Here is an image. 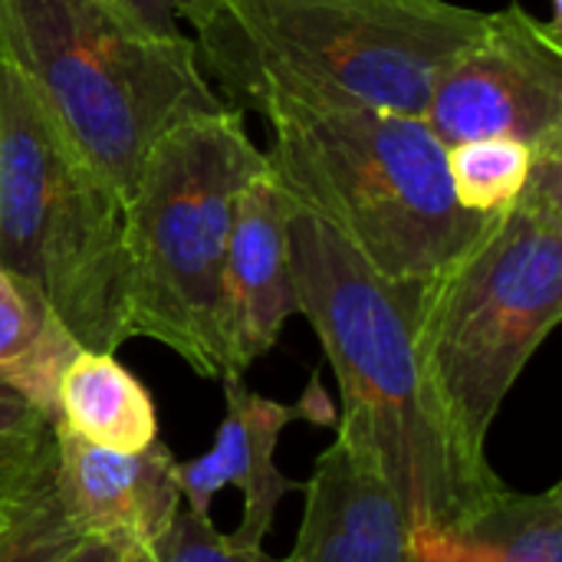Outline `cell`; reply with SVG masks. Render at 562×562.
I'll return each instance as SVG.
<instances>
[{"mask_svg": "<svg viewBox=\"0 0 562 562\" xmlns=\"http://www.w3.org/2000/svg\"><path fill=\"white\" fill-rule=\"evenodd\" d=\"M296 313L336 372L339 441L398 497L412 537L464 524L504 481L464 448L415 352V290L382 277L333 224L296 204L290 227Z\"/></svg>", "mask_w": 562, "mask_h": 562, "instance_id": "6da1fadb", "label": "cell"}, {"mask_svg": "<svg viewBox=\"0 0 562 562\" xmlns=\"http://www.w3.org/2000/svg\"><path fill=\"white\" fill-rule=\"evenodd\" d=\"M0 59L122 201L168 128L227 109L191 36H148L105 0H0Z\"/></svg>", "mask_w": 562, "mask_h": 562, "instance_id": "277c9868", "label": "cell"}, {"mask_svg": "<svg viewBox=\"0 0 562 562\" xmlns=\"http://www.w3.org/2000/svg\"><path fill=\"white\" fill-rule=\"evenodd\" d=\"M445 148L468 138H517L533 155L562 151L560 20L517 0L487 13L481 36L441 72L422 115Z\"/></svg>", "mask_w": 562, "mask_h": 562, "instance_id": "ba28073f", "label": "cell"}, {"mask_svg": "<svg viewBox=\"0 0 562 562\" xmlns=\"http://www.w3.org/2000/svg\"><path fill=\"white\" fill-rule=\"evenodd\" d=\"M148 562H280L263 547H237L211 520L194 517L188 507L178 510L171 530Z\"/></svg>", "mask_w": 562, "mask_h": 562, "instance_id": "ac0fdd59", "label": "cell"}, {"mask_svg": "<svg viewBox=\"0 0 562 562\" xmlns=\"http://www.w3.org/2000/svg\"><path fill=\"white\" fill-rule=\"evenodd\" d=\"M56 491L82 537L128 547L148 562L184 507L175 484V454L158 438L138 454H119L53 425Z\"/></svg>", "mask_w": 562, "mask_h": 562, "instance_id": "30bf717a", "label": "cell"}, {"mask_svg": "<svg viewBox=\"0 0 562 562\" xmlns=\"http://www.w3.org/2000/svg\"><path fill=\"white\" fill-rule=\"evenodd\" d=\"M280 562H418L412 524L375 471L346 441H333L303 484V520Z\"/></svg>", "mask_w": 562, "mask_h": 562, "instance_id": "7c38bea8", "label": "cell"}, {"mask_svg": "<svg viewBox=\"0 0 562 562\" xmlns=\"http://www.w3.org/2000/svg\"><path fill=\"white\" fill-rule=\"evenodd\" d=\"M63 562H145L138 553H132L128 547L115 543V540H102V537H79V543L69 550V557Z\"/></svg>", "mask_w": 562, "mask_h": 562, "instance_id": "7402d4cb", "label": "cell"}, {"mask_svg": "<svg viewBox=\"0 0 562 562\" xmlns=\"http://www.w3.org/2000/svg\"><path fill=\"white\" fill-rule=\"evenodd\" d=\"M418 562H562V484L497 487L464 524L415 537Z\"/></svg>", "mask_w": 562, "mask_h": 562, "instance_id": "5bb4252c", "label": "cell"}, {"mask_svg": "<svg viewBox=\"0 0 562 562\" xmlns=\"http://www.w3.org/2000/svg\"><path fill=\"white\" fill-rule=\"evenodd\" d=\"M40 422H49L16 385H10L7 379H0V441L13 438Z\"/></svg>", "mask_w": 562, "mask_h": 562, "instance_id": "44dd1931", "label": "cell"}, {"mask_svg": "<svg viewBox=\"0 0 562 562\" xmlns=\"http://www.w3.org/2000/svg\"><path fill=\"white\" fill-rule=\"evenodd\" d=\"M267 168L244 109L168 128L125 201L128 339L168 346L201 379L234 375L224 339V267L240 191Z\"/></svg>", "mask_w": 562, "mask_h": 562, "instance_id": "8992f818", "label": "cell"}, {"mask_svg": "<svg viewBox=\"0 0 562 562\" xmlns=\"http://www.w3.org/2000/svg\"><path fill=\"white\" fill-rule=\"evenodd\" d=\"M537 155L517 138H468L448 148V181L454 201L477 214L497 217L510 211L533 171Z\"/></svg>", "mask_w": 562, "mask_h": 562, "instance_id": "2e32d148", "label": "cell"}, {"mask_svg": "<svg viewBox=\"0 0 562 562\" xmlns=\"http://www.w3.org/2000/svg\"><path fill=\"white\" fill-rule=\"evenodd\" d=\"M79 349L49 303L30 283L0 270V379L16 385L49 422L56 382Z\"/></svg>", "mask_w": 562, "mask_h": 562, "instance_id": "9a60e30c", "label": "cell"}, {"mask_svg": "<svg viewBox=\"0 0 562 562\" xmlns=\"http://www.w3.org/2000/svg\"><path fill=\"white\" fill-rule=\"evenodd\" d=\"M0 270L92 352L128 342L125 201L0 59Z\"/></svg>", "mask_w": 562, "mask_h": 562, "instance_id": "52a82bcc", "label": "cell"}, {"mask_svg": "<svg viewBox=\"0 0 562 562\" xmlns=\"http://www.w3.org/2000/svg\"><path fill=\"white\" fill-rule=\"evenodd\" d=\"M267 125L273 178L395 283L431 280L491 221L454 201L448 148L425 119L283 109L267 115Z\"/></svg>", "mask_w": 562, "mask_h": 562, "instance_id": "5b68a950", "label": "cell"}, {"mask_svg": "<svg viewBox=\"0 0 562 562\" xmlns=\"http://www.w3.org/2000/svg\"><path fill=\"white\" fill-rule=\"evenodd\" d=\"M53 458V422H40L0 441V524L30 487V481Z\"/></svg>", "mask_w": 562, "mask_h": 562, "instance_id": "d6986e66", "label": "cell"}, {"mask_svg": "<svg viewBox=\"0 0 562 562\" xmlns=\"http://www.w3.org/2000/svg\"><path fill=\"white\" fill-rule=\"evenodd\" d=\"M553 20H560V0H553Z\"/></svg>", "mask_w": 562, "mask_h": 562, "instance_id": "603a6c76", "label": "cell"}, {"mask_svg": "<svg viewBox=\"0 0 562 562\" xmlns=\"http://www.w3.org/2000/svg\"><path fill=\"white\" fill-rule=\"evenodd\" d=\"M79 530L69 520L56 491V445L53 458L20 494L7 520L0 524V562H63L79 543Z\"/></svg>", "mask_w": 562, "mask_h": 562, "instance_id": "e0dca14e", "label": "cell"}, {"mask_svg": "<svg viewBox=\"0 0 562 562\" xmlns=\"http://www.w3.org/2000/svg\"><path fill=\"white\" fill-rule=\"evenodd\" d=\"M191 26L201 69L263 119L283 109L422 119L487 13L451 0H211Z\"/></svg>", "mask_w": 562, "mask_h": 562, "instance_id": "7a4b0ae2", "label": "cell"}, {"mask_svg": "<svg viewBox=\"0 0 562 562\" xmlns=\"http://www.w3.org/2000/svg\"><path fill=\"white\" fill-rule=\"evenodd\" d=\"M560 319L562 151H543L520 201L415 290V352L468 451L487 458L494 418Z\"/></svg>", "mask_w": 562, "mask_h": 562, "instance_id": "3957f363", "label": "cell"}, {"mask_svg": "<svg viewBox=\"0 0 562 562\" xmlns=\"http://www.w3.org/2000/svg\"><path fill=\"white\" fill-rule=\"evenodd\" d=\"M115 13H122L135 30L158 36V40H178L188 36L181 23H194L211 0H105Z\"/></svg>", "mask_w": 562, "mask_h": 562, "instance_id": "ffe728a7", "label": "cell"}, {"mask_svg": "<svg viewBox=\"0 0 562 562\" xmlns=\"http://www.w3.org/2000/svg\"><path fill=\"white\" fill-rule=\"evenodd\" d=\"M296 211L270 165L240 191L224 267V339L234 375H244L296 316L286 227Z\"/></svg>", "mask_w": 562, "mask_h": 562, "instance_id": "8fae6325", "label": "cell"}, {"mask_svg": "<svg viewBox=\"0 0 562 562\" xmlns=\"http://www.w3.org/2000/svg\"><path fill=\"white\" fill-rule=\"evenodd\" d=\"M221 389L224 422L214 435V445L201 458L175 461V484L181 491L184 507L201 520H211V501L224 487H237L244 497V514L237 530L231 533V543L263 547L283 497L303 491V484L286 477L273 461L280 435L293 422L326 425L336 422V415L316 375L300 402L267 398L247 389L244 375H224Z\"/></svg>", "mask_w": 562, "mask_h": 562, "instance_id": "9c48e42d", "label": "cell"}, {"mask_svg": "<svg viewBox=\"0 0 562 562\" xmlns=\"http://www.w3.org/2000/svg\"><path fill=\"white\" fill-rule=\"evenodd\" d=\"M53 425L119 454H138L158 441L155 398L115 352L79 349L69 359L56 382Z\"/></svg>", "mask_w": 562, "mask_h": 562, "instance_id": "4fadbf2b", "label": "cell"}]
</instances>
